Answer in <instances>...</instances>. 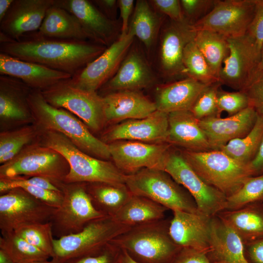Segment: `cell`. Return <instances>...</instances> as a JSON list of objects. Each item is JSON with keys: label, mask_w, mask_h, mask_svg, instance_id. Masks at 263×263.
Masks as SVG:
<instances>
[{"label": "cell", "mask_w": 263, "mask_h": 263, "mask_svg": "<svg viewBox=\"0 0 263 263\" xmlns=\"http://www.w3.org/2000/svg\"><path fill=\"white\" fill-rule=\"evenodd\" d=\"M183 62L187 77L206 85L219 82L218 78L212 72L194 40L186 46L183 53Z\"/></svg>", "instance_id": "38"}, {"label": "cell", "mask_w": 263, "mask_h": 263, "mask_svg": "<svg viewBox=\"0 0 263 263\" xmlns=\"http://www.w3.org/2000/svg\"><path fill=\"white\" fill-rule=\"evenodd\" d=\"M134 37L129 33L120 37L94 60L68 80L75 87L96 92L116 73L131 48Z\"/></svg>", "instance_id": "15"}, {"label": "cell", "mask_w": 263, "mask_h": 263, "mask_svg": "<svg viewBox=\"0 0 263 263\" xmlns=\"http://www.w3.org/2000/svg\"><path fill=\"white\" fill-rule=\"evenodd\" d=\"M229 52L219 75L222 85L244 91L259 70L261 54L243 36L228 38Z\"/></svg>", "instance_id": "17"}, {"label": "cell", "mask_w": 263, "mask_h": 263, "mask_svg": "<svg viewBox=\"0 0 263 263\" xmlns=\"http://www.w3.org/2000/svg\"><path fill=\"white\" fill-rule=\"evenodd\" d=\"M32 90L25 83L16 77L0 75V118L22 120L32 116L27 102Z\"/></svg>", "instance_id": "29"}, {"label": "cell", "mask_w": 263, "mask_h": 263, "mask_svg": "<svg viewBox=\"0 0 263 263\" xmlns=\"http://www.w3.org/2000/svg\"><path fill=\"white\" fill-rule=\"evenodd\" d=\"M169 233L181 248L193 249L208 254L209 251L211 217L201 213L173 211Z\"/></svg>", "instance_id": "22"}, {"label": "cell", "mask_w": 263, "mask_h": 263, "mask_svg": "<svg viewBox=\"0 0 263 263\" xmlns=\"http://www.w3.org/2000/svg\"><path fill=\"white\" fill-rule=\"evenodd\" d=\"M86 191L94 208L113 217L132 194L125 184L86 183Z\"/></svg>", "instance_id": "32"}, {"label": "cell", "mask_w": 263, "mask_h": 263, "mask_svg": "<svg viewBox=\"0 0 263 263\" xmlns=\"http://www.w3.org/2000/svg\"><path fill=\"white\" fill-rule=\"evenodd\" d=\"M168 114L156 110L145 118L129 119L114 126L103 134L102 140L106 143L118 140L168 143Z\"/></svg>", "instance_id": "20"}, {"label": "cell", "mask_w": 263, "mask_h": 263, "mask_svg": "<svg viewBox=\"0 0 263 263\" xmlns=\"http://www.w3.org/2000/svg\"><path fill=\"white\" fill-rule=\"evenodd\" d=\"M33 127H24L16 131L1 132L0 134V163L4 164L15 157L34 137Z\"/></svg>", "instance_id": "40"}, {"label": "cell", "mask_w": 263, "mask_h": 263, "mask_svg": "<svg viewBox=\"0 0 263 263\" xmlns=\"http://www.w3.org/2000/svg\"><path fill=\"white\" fill-rule=\"evenodd\" d=\"M125 184L133 195L148 198L172 211L200 213L190 196L164 170L142 169L127 175Z\"/></svg>", "instance_id": "6"}, {"label": "cell", "mask_w": 263, "mask_h": 263, "mask_svg": "<svg viewBox=\"0 0 263 263\" xmlns=\"http://www.w3.org/2000/svg\"><path fill=\"white\" fill-rule=\"evenodd\" d=\"M247 206L241 210L229 212L224 219L248 243L263 237V203Z\"/></svg>", "instance_id": "34"}, {"label": "cell", "mask_w": 263, "mask_h": 263, "mask_svg": "<svg viewBox=\"0 0 263 263\" xmlns=\"http://www.w3.org/2000/svg\"><path fill=\"white\" fill-rule=\"evenodd\" d=\"M149 2L157 12L171 20L182 21L186 19L179 0H152Z\"/></svg>", "instance_id": "49"}, {"label": "cell", "mask_w": 263, "mask_h": 263, "mask_svg": "<svg viewBox=\"0 0 263 263\" xmlns=\"http://www.w3.org/2000/svg\"><path fill=\"white\" fill-rule=\"evenodd\" d=\"M171 263H212L207 254L201 251L182 248Z\"/></svg>", "instance_id": "51"}, {"label": "cell", "mask_w": 263, "mask_h": 263, "mask_svg": "<svg viewBox=\"0 0 263 263\" xmlns=\"http://www.w3.org/2000/svg\"><path fill=\"white\" fill-rule=\"evenodd\" d=\"M103 96L106 123L144 118L157 110L155 102L138 91H118Z\"/></svg>", "instance_id": "25"}, {"label": "cell", "mask_w": 263, "mask_h": 263, "mask_svg": "<svg viewBox=\"0 0 263 263\" xmlns=\"http://www.w3.org/2000/svg\"><path fill=\"white\" fill-rule=\"evenodd\" d=\"M24 185L33 186L45 189L62 192L60 188L48 179L39 177L16 176L0 178V192L4 193L11 189Z\"/></svg>", "instance_id": "44"}, {"label": "cell", "mask_w": 263, "mask_h": 263, "mask_svg": "<svg viewBox=\"0 0 263 263\" xmlns=\"http://www.w3.org/2000/svg\"><path fill=\"white\" fill-rule=\"evenodd\" d=\"M69 165L57 151L43 145L23 149L15 157L0 167V178L39 176L58 187L69 172Z\"/></svg>", "instance_id": "8"}, {"label": "cell", "mask_w": 263, "mask_h": 263, "mask_svg": "<svg viewBox=\"0 0 263 263\" xmlns=\"http://www.w3.org/2000/svg\"><path fill=\"white\" fill-rule=\"evenodd\" d=\"M243 91L248 97L250 107L255 110L259 116L263 117V70H258Z\"/></svg>", "instance_id": "48"}, {"label": "cell", "mask_w": 263, "mask_h": 263, "mask_svg": "<svg viewBox=\"0 0 263 263\" xmlns=\"http://www.w3.org/2000/svg\"><path fill=\"white\" fill-rule=\"evenodd\" d=\"M167 209L151 199L132 194L112 218L121 224L132 226L164 219Z\"/></svg>", "instance_id": "33"}, {"label": "cell", "mask_w": 263, "mask_h": 263, "mask_svg": "<svg viewBox=\"0 0 263 263\" xmlns=\"http://www.w3.org/2000/svg\"></svg>", "instance_id": "62"}, {"label": "cell", "mask_w": 263, "mask_h": 263, "mask_svg": "<svg viewBox=\"0 0 263 263\" xmlns=\"http://www.w3.org/2000/svg\"><path fill=\"white\" fill-rule=\"evenodd\" d=\"M119 263H139L133 260L127 253L122 250Z\"/></svg>", "instance_id": "57"}, {"label": "cell", "mask_w": 263, "mask_h": 263, "mask_svg": "<svg viewBox=\"0 0 263 263\" xmlns=\"http://www.w3.org/2000/svg\"><path fill=\"white\" fill-rule=\"evenodd\" d=\"M122 250L111 242L92 254L67 260L62 263H119Z\"/></svg>", "instance_id": "45"}, {"label": "cell", "mask_w": 263, "mask_h": 263, "mask_svg": "<svg viewBox=\"0 0 263 263\" xmlns=\"http://www.w3.org/2000/svg\"><path fill=\"white\" fill-rule=\"evenodd\" d=\"M55 3V0H14L0 21V42L16 40L38 31L47 10Z\"/></svg>", "instance_id": "18"}, {"label": "cell", "mask_w": 263, "mask_h": 263, "mask_svg": "<svg viewBox=\"0 0 263 263\" xmlns=\"http://www.w3.org/2000/svg\"><path fill=\"white\" fill-rule=\"evenodd\" d=\"M164 17L157 12L150 2L137 0L128 33L138 38L146 49L150 51L157 41Z\"/></svg>", "instance_id": "31"}, {"label": "cell", "mask_w": 263, "mask_h": 263, "mask_svg": "<svg viewBox=\"0 0 263 263\" xmlns=\"http://www.w3.org/2000/svg\"><path fill=\"white\" fill-rule=\"evenodd\" d=\"M185 19L193 24L207 15L214 6L215 0H181Z\"/></svg>", "instance_id": "47"}, {"label": "cell", "mask_w": 263, "mask_h": 263, "mask_svg": "<svg viewBox=\"0 0 263 263\" xmlns=\"http://www.w3.org/2000/svg\"><path fill=\"white\" fill-rule=\"evenodd\" d=\"M194 41L219 79L223 63L229 52L227 38L210 31L199 30L196 31Z\"/></svg>", "instance_id": "35"}, {"label": "cell", "mask_w": 263, "mask_h": 263, "mask_svg": "<svg viewBox=\"0 0 263 263\" xmlns=\"http://www.w3.org/2000/svg\"><path fill=\"white\" fill-rule=\"evenodd\" d=\"M255 0H215L214 7L192 26L195 31L208 30L226 38L243 36L254 15Z\"/></svg>", "instance_id": "13"}, {"label": "cell", "mask_w": 263, "mask_h": 263, "mask_svg": "<svg viewBox=\"0 0 263 263\" xmlns=\"http://www.w3.org/2000/svg\"><path fill=\"white\" fill-rule=\"evenodd\" d=\"M156 76L143 53L131 48L115 75L101 88L112 92L139 91L152 86Z\"/></svg>", "instance_id": "23"}, {"label": "cell", "mask_w": 263, "mask_h": 263, "mask_svg": "<svg viewBox=\"0 0 263 263\" xmlns=\"http://www.w3.org/2000/svg\"><path fill=\"white\" fill-rule=\"evenodd\" d=\"M68 80L41 91L43 97L51 105L77 116L91 130L99 131L106 123L103 96L75 87Z\"/></svg>", "instance_id": "9"}, {"label": "cell", "mask_w": 263, "mask_h": 263, "mask_svg": "<svg viewBox=\"0 0 263 263\" xmlns=\"http://www.w3.org/2000/svg\"><path fill=\"white\" fill-rule=\"evenodd\" d=\"M55 209L20 188L1 194V234L13 232L24 225L49 222Z\"/></svg>", "instance_id": "12"}, {"label": "cell", "mask_w": 263, "mask_h": 263, "mask_svg": "<svg viewBox=\"0 0 263 263\" xmlns=\"http://www.w3.org/2000/svg\"><path fill=\"white\" fill-rule=\"evenodd\" d=\"M14 0H0V21L4 18Z\"/></svg>", "instance_id": "56"}, {"label": "cell", "mask_w": 263, "mask_h": 263, "mask_svg": "<svg viewBox=\"0 0 263 263\" xmlns=\"http://www.w3.org/2000/svg\"><path fill=\"white\" fill-rule=\"evenodd\" d=\"M207 85L189 77L160 85L157 87L155 93L154 102L157 110L168 114L190 111Z\"/></svg>", "instance_id": "28"}, {"label": "cell", "mask_w": 263, "mask_h": 263, "mask_svg": "<svg viewBox=\"0 0 263 263\" xmlns=\"http://www.w3.org/2000/svg\"><path fill=\"white\" fill-rule=\"evenodd\" d=\"M131 226L105 216L88 223L79 232L55 239L53 256L58 263L99 250Z\"/></svg>", "instance_id": "7"}, {"label": "cell", "mask_w": 263, "mask_h": 263, "mask_svg": "<svg viewBox=\"0 0 263 263\" xmlns=\"http://www.w3.org/2000/svg\"><path fill=\"white\" fill-rule=\"evenodd\" d=\"M37 32L43 36L56 39L77 41L89 40L78 19L66 10L55 4L47 10Z\"/></svg>", "instance_id": "30"}, {"label": "cell", "mask_w": 263, "mask_h": 263, "mask_svg": "<svg viewBox=\"0 0 263 263\" xmlns=\"http://www.w3.org/2000/svg\"><path fill=\"white\" fill-rule=\"evenodd\" d=\"M14 232L51 257L53 256L55 239L50 222L24 225L16 229Z\"/></svg>", "instance_id": "39"}, {"label": "cell", "mask_w": 263, "mask_h": 263, "mask_svg": "<svg viewBox=\"0 0 263 263\" xmlns=\"http://www.w3.org/2000/svg\"><path fill=\"white\" fill-rule=\"evenodd\" d=\"M117 3L122 20L120 37H124L128 34L130 17L134 8V1L133 0H118Z\"/></svg>", "instance_id": "52"}, {"label": "cell", "mask_w": 263, "mask_h": 263, "mask_svg": "<svg viewBox=\"0 0 263 263\" xmlns=\"http://www.w3.org/2000/svg\"><path fill=\"white\" fill-rule=\"evenodd\" d=\"M42 145L61 154L70 169L63 182L125 184L126 175L113 163L98 159L83 152L65 135L45 131Z\"/></svg>", "instance_id": "4"}, {"label": "cell", "mask_w": 263, "mask_h": 263, "mask_svg": "<svg viewBox=\"0 0 263 263\" xmlns=\"http://www.w3.org/2000/svg\"><path fill=\"white\" fill-rule=\"evenodd\" d=\"M196 33L186 19L182 21L169 19L163 25L159 36V66L163 76L187 77L183 62L184 51L194 40Z\"/></svg>", "instance_id": "16"}, {"label": "cell", "mask_w": 263, "mask_h": 263, "mask_svg": "<svg viewBox=\"0 0 263 263\" xmlns=\"http://www.w3.org/2000/svg\"><path fill=\"white\" fill-rule=\"evenodd\" d=\"M106 47L91 41L51 38L37 31L16 40L0 42V53L69 74H77L99 56Z\"/></svg>", "instance_id": "1"}, {"label": "cell", "mask_w": 263, "mask_h": 263, "mask_svg": "<svg viewBox=\"0 0 263 263\" xmlns=\"http://www.w3.org/2000/svg\"><path fill=\"white\" fill-rule=\"evenodd\" d=\"M169 222L160 220L131 226L111 242L139 263H171L182 248L169 233Z\"/></svg>", "instance_id": "3"}, {"label": "cell", "mask_w": 263, "mask_h": 263, "mask_svg": "<svg viewBox=\"0 0 263 263\" xmlns=\"http://www.w3.org/2000/svg\"><path fill=\"white\" fill-rule=\"evenodd\" d=\"M168 120V143L192 151L212 150L199 120L190 111L169 113Z\"/></svg>", "instance_id": "27"}, {"label": "cell", "mask_w": 263, "mask_h": 263, "mask_svg": "<svg viewBox=\"0 0 263 263\" xmlns=\"http://www.w3.org/2000/svg\"><path fill=\"white\" fill-rule=\"evenodd\" d=\"M209 254L214 262L250 263L244 255L241 236L224 218L211 217Z\"/></svg>", "instance_id": "26"}, {"label": "cell", "mask_w": 263, "mask_h": 263, "mask_svg": "<svg viewBox=\"0 0 263 263\" xmlns=\"http://www.w3.org/2000/svg\"><path fill=\"white\" fill-rule=\"evenodd\" d=\"M255 2L253 19L243 37L261 54L263 45V0H255Z\"/></svg>", "instance_id": "46"}, {"label": "cell", "mask_w": 263, "mask_h": 263, "mask_svg": "<svg viewBox=\"0 0 263 263\" xmlns=\"http://www.w3.org/2000/svg\"><path fill=\"white\" fill-rule=\"evenodd\" d=\"M91 2L108 18L116 20V11L118 8L117 0H94Z\"/></svg>", "instance_id": "54"}, {"label": "cell", "mask_w": 263, "mask_h": 263, "mask_svg": "<svg viewBox=\"0 0 263 263\" xmlns=\"http://www.w3.org/2000/svg\"><path fill=\"white\" fill-rule=\"evenodd\" d=\"M0 249L16 263H32L46 260L51 257L14 231L1 235Z\"/></svg>", "instance_id": "37"}, {"label": "cell", "mask_w": 263, "mask_h": 263, "mask_svg": "<svg viewBox=\"0 0 263 263\" xmlns=\"http://www.w3.org/2000/svg\"><path fill=\"white\" fill-rule=\"evenodd\" d=\"M248 166L252 176L263 174V138L256 155Z\"/></svg>", "instance_id": "55"}, {"label": "cell", "mask_w": 263, "mask_h": 263, "mask_svg": "<svg viewBox=\"0 0 263 263\" xmlns=\"http://www.w3.org/2000/svg\"><path fill=\"white\" fill-rule=\"evenodd\" d=\"M32 263H58L52 259L51 261H48V260H46L35 262Z\"/></svg>", "instance_id": "60"}, {"label": "cell", "mask_w": 263, "mask_h": 263, "mask_svg": "<svg viewBox=\"0 0 263 263\" xmlns=\"http://www.w3.org/2000/svg\"><path fill=\"white\" fill-rule=\"evenodd\" d=\"M108 144L114 164L126 175L135 173L143 169L164 170L171 145L168 143L130 140H118Z\"/></svg>", "instance_id": "14"}, {"label": "cell", "mask_w": 263, "mask_h": 263, "mask_svg": "<svg viewBox=\"0 0 263 263\" xmlns=\"http://www.w3.org/2000/svg\"><path fill=\"white\" fill-rule=\"evenodd\" d=\"M263 202V174L248 177L235 193L227 197L225 208H237Z\"/></svg>", "instance_id": "41"}, {"label": "cell", "mask_w": 263, "mask_h": 263, "mask_svg": "<svg viewBox=\"0 0 263 263\" xmlns=\"http://www.w3.org/2000/svg\"><path fill=\"white\" fill-rule=\"evenodd\" d=\"M246 251L250 263H263V237L248 242Z\"/></svg>", "instance_id": "53"}, {"label": "cell", "mask_w": 263, "mask_h": 263, "mask_svg": "<svg viewBox=\"0 0 263 263\" xmlns=\"http://www.w3.org/2000/svg\"><path fill=\"white\" fill-rule=\"evenodd\" d=\"M0 263H16L13 261L3 250L0 249Z\"/></svg>", "instance_id": "58"}, {"label": "cell", "mask_w": 263, "mask_h": 263, "mask_svg": "<svg viewBox=\"0 0 263 263\" xmlns=\"http://www.w3.org/2000/svg\"><path fill=\"white\" fill-rule=\"evenodd\" d=\"M263 138V117L258 115L250 132L243 138L233 139L219 150L244 164L248 165L254 158Z\"/></svg>", "instance_id": "36"}, {"label": "cell", "mask_w": 263, "mask_h": 263, "mask_svg": "<svg viewBox=\"0 0 263 263\" xmlns=\"http://www.w3.org/2000/svg\"><path fill=\"white\" fill-rule=\"evenodd\" d=\"M55 4L78 19L91 41L108 48L119 38L117 22L106 17L91 1L55 0Z\"/></svg>", "instance_id": "19"}, {"label": "cell", "mask_w": 263, "mask_h": 263, "mask_svg": "<svg viewBox=\"0 0 263 263\" xmlns=\"http://www.w3.org/2000/svg\"><path fill=\"white\" fill-rule=\"evenodd\" d=\"M0 74L16 77L33 90H45L72 75L36 63L20 60L0 53Z\"/></svg>", "instance_id": "24"}, {"label": "cell", "mask_w": 263, "mask_h": 263, "mask_svg": "<svg viewBox=\"0 0 263 263\" xmlns=\"http://www.w3.org/2000/svg\"><path fill=\"white\" fill-rule=\"evenodd\" d=\"M219 113H227L228 116L237 114L250 107L249 101L246 93L243 91L227 92L220 87L217 94Z\"/></svg>", "instance_id": "43"}, {"label": "cell", "mask_w": 263, "mask_h": 263, "mask_svg": "<svg viewBox=\"0 0 263 263\" xmlns=\"http://www.w3.org/2000/svg\"><path fill=\"white\" fill-rule=\"evenodd\" d=\"M85 185L86 183L60 184L63 201L50 221L57 239L79 232L91 221L106 216L94 208Z\"/></svg>", "instance_id": "10"}, {"label": "cell", "mask_w": 263, "mask_h": 263, "mask_svg": "<svg viewBox=\"0 0 263 263\" xmlns=\"http://www.w3.org/2000/svg\"><path fill=\"white\" fill-rule=\"evenodd\" d=\"M164 171L189 191L201 213L211 217L225 208L226 195L206 183L188 164L181 152L170 151Z\"/></svg>", "instance_id": "11"}, {"label": "cell", "mask_w": 263, "mask_h": 263, "mask_svg": "<svg viewBox=\"0 0 263 263\" xmlns=\"http://www.w3.org/2000/svg\"><path fill=\"white\" fill-rule=\"evenodd\" d=\"M181 152L206 183L226 197L237 191L244 181L252 176L248 165L220 150L196 152L184 150Z\"/></svg>", "instance_id": "5"}, {"label": "cell", "mask_w": 263, "mask_h": 263, "mask_svg": "<svg viewBox=\"0 0 263 263\" xmlns=\"http://www.w3.org/2000/svg\"><path fill=\"white\" fill-rule=\"evenodd\" d=\"M212 263H227L225 262H223V261H217V262H212Z\"/></svg>", "instance_id": "61"}, {"label": "cell", "mask_w": 263, "mask_h": 263, "mask_svg": "<svg viewBox=\"0 0 263 263\" xmlns=\"http://www.w3.org/2000/svg\"><path fill=\"white\" fill-rule=\"evenodd\" d=\"M19 188L23 189L37 199L55 208L59 207L63 201L62 192L33 186L24 185Z\"/></svg>", "instance_id": "50"}, {"label": "cell", "mask_w": 263, "mask_h": 263, "mask_svg": "<svg viewBox=\"0 0 263 263\" xmlns=\"http://www.w3.org/2000/svg\"><path fill=\"white\" fill-rule=\"evenodd\" d=\"M221 85L219 82L207 85L197 97L190 111L198 120L211 117H220L217 94Z\"/></svg>", "instance_id": "42"}, {"label": "cell", "mask_w": 263, "mask_h": 263, "mask_svg": "<svg viewBox=\"0 0 263 263\" xmlns=\"http://www.w3.org/2000/svg\"><path fill=\"white\" fill-rule=\"evenodd\" d=\"M27 102L32 117L44 131L65 135L79 149L94 157L105 160L111 157L108 144L94 136L71 113L48 103L40 91L32 90Z\"/></svg>", "instance_id": "2"}, {"label": "cell", "mask_w": 263, "mask_h": 263, "mask_svg": "<svg viewBox=\"0 0 263 263\" xmlns=\"http://www.w3.org/2000/svg\"><path fill=\"white\" fill-rule=\"evenodd\" d=\"M258 115L249 107L225 118L211 117L199 120L212 150H219L229 141L243 138L253 128Z\"/></svg>", "instance_id": "21"}, {"label": "cell", "mask_w": 263, "mask_h": 263, "mask_svg": "<svg viewBox=\"0 0 263 263\" xmlns=\"http://www.w3.org/2000/svg\"><path fill=\"white\" fill-rule=\"evenodd\" d=\"M259 70H263V45L261 53V59L259 67Z\"/></svg>", "instance_id": "59"}]
</instances>
